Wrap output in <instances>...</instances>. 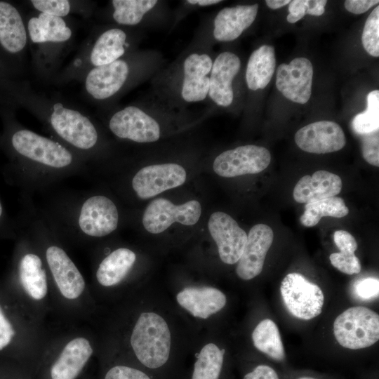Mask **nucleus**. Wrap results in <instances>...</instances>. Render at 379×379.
<instances>
[{"mask_svg": "<svg viewBox=\"0 0 379 379\" xmlns=\"http://www.w3.org/2000/svg\"><path fill=\"white\" fill-rule=\"evenodd\" d=\"M0 149L8 160L3 173L21 196L30 197L72 175L88 174L91 166L81 156L22 125L15 107L0 103Z\"/></svg>", "mask_w": 379, "mask_h": 379, "instance_id": "obj_1", "label": "nucleus"}, {"mask_svg": "<svg viewBox=\"0 0 379 379\" xmlns=\"http://www.w3.org/2000/svg\"><path fill=\"white\" fill-rule=\"evenodd\" d=\"M0 103L32 114L53 138L81 156L90 166L105 155L106 143L96 121L58 94L37 91L23 79H5L0 81Z\"/></svg>", "mask_w": 379, "mask_h": 379, "instance_id": "obj_2", "label": "nucleus"}, {"mask_svg": "<svg viewBox=\"0 0 379 379\" xmlns=\"http://www.w3.org/2000/svg\"><path fill=\"white\" fill-rule=\"evenodd\" d=\"M39 212L59 235L86 239L105 237L119 224V211L107 195L82 191L57 195Z\"/></svg>", "mask_w": 379, "mask_h": 379, "instance_id": "obj_3", "label": "nucleus"}, {"mask_svg": "<svg viewBox=\"0 0 379 379\" xmlns=\"http://www.w3.org/2000/svg\"><path fill=\"white\" fill-rule=\"evenodd\" d=\"M25 20L32 72L41 83L50 84L74 44L77 25L72 18L32 10Z\"/></svg>", "mask_w": 379, "mask_h": 379, "instance_id": "obj_4", "label": "nucleus"}, {"mask_svg": "<svg viewBox=\"0 0 379 379\" xmlns=\"http://www.w3.org/2000/svg\"><path fill=\"white\" fill-rule=\"evenodd\" d=\"M131 47L130 34L123 27H95L82 41L71 61L60 69L51 84L60 86L80 82L89 70L112 63Z\"/></svg>", "mask_w": 379, "mask_h": 379, "instance_id": "obj_5", "label": "nucleus"}, {"mask_svg": "<svg viewBox=\"0 0 379 379\" xmlns=\"http://www.w3.org/2000/svg\"><path fill=\"white\" fill-rule=\"evenodd\" d=\"M28 51L25 13L18 4L0 0V56L15 79L25 73Z\"/></svg>", "mask_w": 379, "mask_h": 379, "instance_id": "obj_6", "label": "nucleus"}, {"mask_svg": "<svg viewBox=\"0 0 379 379\" xmlns=\"http://www.w3.org/2000/svg\"><path fill=\"white\" fill-rule=\"evenodd\" d=\"M131 345L141 364L157 368L168 361L171 335L165 319L155 312H143L138 317L131 333Z\"/></svg>", "mask_w": 379, "mask_h": 379, "instance_id": "obj_7", "label": "nucleus"}, {"mask_svg": "<svg viewBox=\"0 0 379 379\" xmlns=\"http://www.w3.org/2000/svg\"><path fill=\"white\" fill-rule=\"evenodd\" d=\"M333 333L343 347L359 350L370 347L379 339V316L365 307H350L335 319Z\"/></svg>", "mask_w": 379, "mask_h": 379, "instance_id": "obj_8", "label": "nucleus"}, {"mask_svg": "<svg viewBox=\"0 0 379 379\" xmlns=\"http://www.w3.org/2000/svg\"><path fill=\"white\" fill-rule=\"evenodd\" d=\"M131 74V64L124 57L93 68L86 73L79 82L82 85V94L86 100L103 105L126 88Z\"/></svg>", "mask_w": 379, "mask_h": 379, "instance_id": "obj_9", "label": "nucleus"}, {"mask_svg": "<svg viewBox=\"0 0 379 379\" xmlns=\"http://www.w3.org/2000/svg\"><path fill=\"white\" fill-rule=\"evenodd\" d=\"M280 292L288 311L295 317L312 319L321 313L324 295L321 288L300 273L286 274Z\"/></svg>", "mask_w": 379, "mask_h": 379, "instance_id": "obj_10", "label": "nucleus"}, {"mask_svg": "<svg viewBox=\"0 0 379 379\" xmlns=\"http://www.w3.org/2000/svg\"><path fill=\"white\" fill-rule=\"evenodd\" d=\"M107 127L117 138L135 142H152L160 138L158 122L135 105H128L110 114Z\"/></svg>", "mask_w": 379, "mask_h": 379, "instance_id": "obj_11", "label": "nucleus"}, {"mask_svg": "<svg viewBox=\"0 0 379 379\" xmlns=\"http://www.w3.org/2000/svg\"><path fill=\"white\" fill-rule=\"evenodd\" d=\"M201 215V206L197 200H190L175 205L168 199L158 198L152 200L144 211L142 223L152 234H159L174 222L184 225H195Z\"/></svg>", "mask_w": 379, "mask_h": 379, "instance_id": "obj_12", "label": "nucleus"}, {"mask_svg": "<svg viewBox=\"0 0 379 379\" xmlns=\"http://www.w3.org/2000/svg\"><path fill=\"white\" fill-rule=\"evenodd\" d=\"M270 161L271 154L267 148L246 145L220 154L213 161V168L221 177L233 178L260 173Z\"/></svg>", "mask_w": 379, "mask_h": 379, "instance_id": "obj_13", "label": "nucleus"}, {"mask_svg": "<svg viewBox=\"0 0 379 379\" xmlns=\"http://www.w3.org/2000/svg\"><path fill=\"white\" fill-rule=\"evenodd\" d=\"M187 173L177 164L167 163L147 166L138 170L132 177L131 185L137 197L147 199L166 190L185 183Z\"/></svg>", "mask_w": 379, "mask_h": 379, "instance_id": "obj_14", "label": "nucleus"}, {"mask_svg": "<svg viewBox=\"0 0 379 379\" xmlns=\"http://www.w3.org/2000/svg\"><path fill=\"white\" fill-rule=\"evenodd\" d=\"M208 228L217 245L221 260L228 265L237 263L247 240L246 232L232 217L222 211L211 215Z\"/></svg>", "mask_w": 379, "mask_h": 379, "instance_id": "obj_15", "label": "nucleus"}, {"mask_svg": "<svg viewBox=\"0 0 379 379\" xmlns=\"http://www.w3.org/2000/svg\"><path fill=\"white\" fill-rule=\"evenodd\" d=\"M312 78V62L305 58H296L289 64L283 63L278 67L276 86L286 98L305 104L311 96Z\"/></svg>", "mask_w": 379, "mask_h": 379, "instance_id": "obj_16", "label": "nucleus"}, {"mask_svg": "<svg viewBox=\"0 0 379 379\" xmlns=\"http://www.w3.org/2000/svg\"><path fill=\"white\" fill-rule=\"evenodd\" d=\"M295 141L305 152L326 154L343 149L346 144V138L337 123L319 121L300 128L295 135Z\"/></svg>", "mask_w": 379, "mask_h": 379, "instance_id": "obj_17", "label": "nucleus"}, {"mask_svg": "<svg viewBox=\"0 0 379 379\" xmlns=\"http://www.w3.org/2000/svg\"><path fill=\"white\" fill-rule=\"evenodd\" d=\"M273 239L274 232L268 225L259 223L251 228L236 267L240 279L250 280L260 274Z\"/></svg>", "mask_w": 379, "mask_h": 379, "instance_id": "obj_18", "label": "nucleus"}, {"mask_svg": "<svg viewBox=\"0 0 379 379\" xmlns=\"http://www.w3.org/2000/svg\"><path fill=\"white\" fill-rule=\"evenodd\" d=\"M241 60L234 53H220L213 62L208 95L218 105L228 107L233 101L232 81L240 70Z\"/></svg>", "mask_w": 379, "mask_h": 379, "instance_id": "obj_19", "label": "nucleus"}, {"mask_svg": "<svg viewBox=\"0 0 379 379\" xmlns=\"http://www.w3.org/2000/svg\"><path fill=\"white\" fill-rule=\"evenodd\" d=\"M213 62L207 54L192 53L183 63L184 79L181 95L188 102L204 100L209 91V77Z\"/></svg>", "mask_w": 379, "mask_h": 379, "instance_id": "obj_20", "label": "nucleus"}, {"mask_svg": "<svg viewBox=\"0 0 379 379\" xmlns=\"http://www.w3.org/2000/svg\"><path fill=\"white\" fill-rule=\"evenodd\" d=\"M258 10V4L224 8L214 19V38L220 41L237 39L254 22Z\"/></svg>", "mask_w": 379, "mask_h": 379, "instance_id": "obj_21", "label": "nucleus"}, {"mask_svg": "<svg viewBox=\"0 0 379 379\" xmlns=\"http://www.w3.org/2000/svg\"><path fill=\"white\" fill-rule=\"evenodd\" d=\"M176 300L192 315L201 319H207L220 311L227 302L221 291L209 286L186 287L177 294Z\"/></svg>", "mask_w": 379, "mask_h": 379, "instance_id": "obj_22", "label": "nucleus"}, {"mask_svg": "<svg viewBox=\"0 0 379 379\" xmlns=\"http://www.w3.org/2000/svg\"><path fill=\"white\" fill-rule=\"evenodd\" d=\"M341 178L326 171H317L312 175H305L296 183L293 196L295 201L308 204L335 197L342 190Z\"/></svg>", "mask_w": 379, "mask_h": 379, "instance_id": "obj_23", "label": "nucleus"}, {"mask_svg": "<svg viewBox=\"0 0 379 379\" xmlns=\"http://www.w3.org/2000/svg\"><path fill=\"white\" fill-rule=\"evenodd\" d=\"M92 354L87 339L78 337L70 340L51 367V379H76Z\"/></svg>", "mask_w": 379, "mask_h": 379, "instance_id": "obj_24", "label": "nucleus"}, {"mask_svg": "<svg viewBox=\"0 0 379 379\" xmlns=\"http://www.w3.org/2000/svg\"><path fill=\"white\" fill-rule=\"evenodd\" d=\"M135 261L133 251L125 247L114 249L98 264L95 272L98 282L105 287L118 284L126 277Z\"/></svg>", "mask_w": 379, "mask_h": 379, "instance_id": "obj_25", "label": "nucleus"}, {"mask_svg": "<svg viewBox=\"0 0 379 379\" xmlns=\"http://www.w3.org/2000/svg\"><path fill=\"white\" fill-rule=\"evenodd\" d=\"M274 48L263 45L251 55L246 70V84L251 90L265 88L271 81L275 70Z\"/></svg>", "mask_w": 379, "mask_h": 379, "instance_id": "obj_26", "label": "nucleus"}, {"mask_svg": "<svg viewBox=\"0 0 379 379\" xmlns=\"http://www.w3.org/2000/svg\"><path fill=\"white\" fill-rule=\"evenodd\" d=\"M29 10L60 18L79 15L88 20L95 12V3L87 0H27L22 1Z\"/></svg>", "mask_w": 379, "mask_h": 379, "instance_id": "obj_27", "label": "nucleus"}, {"mask_svg": "<svg viewBox=\"0 0 379 379\" xmlns=\"http://www.w3.org/2000/svg\"><path fill=\"white\" fill-rule=\"evenodd\" d=\"M255 347L277 361L285 359L286 354L277 324L270 319L262 320L252 333Z\"/></svg>", "mask_w": 379, "mask_h": 379, "instance_id": "obj_28", "label": "nucleus"}, {"mask_svg": "<svg viewBox=\"0 0 379 379\" xmlns=\"http://www.w3.org/2000/svg\"><path fill=\"white\" fill-rule=\"evenodd\" d=\"M157 3L156 0H113L109 3V16L120 26H135Z\"/></svg>", "mask_w": 379, "mask_h": 379, "instance_id": "obj_29", "label": "nucleus"}, {"mask_svg": "<svg viewBox=\"0 0 379 379\" xmlns=\"http://www.w3.org/2000/svg\"><path fill=\"white\" fill-rule=\"evenodd\" d=\"M348 213L349 209L344 200L335 196L306 204L300 221L305 227H313L322 217L343 218Z\"/></svg>", "mask_w": 379, "mask_h": 379, "instance_id": "obj_30", "label": "nucleus"}, {"mask_svg": "<svg viewBox=\"0 0 379 379\" xmlns=\"http://www.w3.org/2000/svg\"><path fill=\"white\" fill-rule=\"evenodd\" d=\"M225 350L208 343L201 350L194 366L192 379H218L222 367Z\"/></svg>", "mask_w": 379, "mask_h": 379, "instance_id": "obj_31", "label": "nucleus"}, {"mask_svg": "<svg viewBox=\"0 0 379 379\" xmlns=\"http://www.w3.org/2000/svg\"><path fill=\"white\" fill-rule=\"evenodd\" d=\"M354 131L361 135L378 131L379 91L375 90L367 95L366 109L357 114L352 122Z\"/></svg>", "mask_w": 379, "mask_h": 379, "instance_id": "obj_32", "label": "nucleus"}, {"mask_svg": "<svg viewBox=\"0 0 379 379\" xmlns=\"http://www.w3.org/2000/svg\"><path fill=\"white\" fill-rule=\"evenodd\" d=\"M361 41L366 51L373 57L379 56V6H377L365 22Z\"/></svg>", "mask_w": 379, "mask_h": 379, "instance_id": "obj_33", "label": "nucleus"}, {"mask_svg": "<svg viewBox=\"0 0 379 379\" xmlns=\"http://www.w3.org/2000/svg\"><path fill=\"white\" fill-rule=\"evenodd\" d=\"M6 305L0 300V352L9 348L14 342L17 331Z\"/></svg>", "mask_w": 379, "mask_h": 379, "instance_id": "obj_34", "label": "nucleus"}, {"mask_svg": "<svg viewBox=\"0 0 379 379\" xmlns=\"http://www.w3.org/2000/svg\"><path fill=\"white\" fill-rule=\"evenodd\" d=\"M331 265L346 274L360 272L361 267L359 259L352 253H333L329 256Z\"/></svg>", "mask_w": 379, "mask_h": 379, "instance_id": "obj_35", "label": "nucleus"}, {"mask_svg": "<svg viewBox=\"0 0 379 379\" xmlns=\"http://www.w3.org/2000/svg\"><path fill=\"white\" fill-rule=\"evenodd\" d=\"M361 151L366 161L375 166H379L378 131L362 135Z\"/></svg>", "mask_w": 379, "mask_h": 379, "instance_id": "obj_36", "label": "nucleus"}, {"mask_svg": "<svg viewBox=\"0 0 379 379\" xmlns=\"http://www.w3.org/2000/svg\"><path fill=\"white\" fill-rule=\"evenodd\" d=\"M354 292L362 300H372L377 298L379 294L378 279L367 277L357 281L354 284Z\"/></svg>", "mask_w": 379, "mask_h": 379, "instance_id": "obj_37", "label": "nucleus"}, {"mask_svg": "<svg viewBox=\"0 0 379 379\" xmlns=\"http://www.w3.org/2000/svg\"><path fill=\"white\" fill-rule=\"evenodd\" d=\"M105 379H150L142 371L126 366H116L110 368Z\"/></svg>", "mask_w": 379, "mask_h": 379, "instance_id": "obj_38", "label": "nucleus"}, {"mask_svg": "<svg viewBox=\"0 0 379 379\" xmlns=\"http://www.w3.org/2000/svg\"><path fill=\"white\" fill-rule=\"evenodd\" d=\"M333 240L340 252L354 253L358 245L354 237L345 230H337L333 234Z\"/></svg>", "mask_w": 379, "mask_h": 379, "instance_id": "obj_39", "label": "nucleus"}, {"mask_svg": "<svg viewBox=\"0 0 379 379\" xmlns=\"http://www.w3.org/2000/svg\"><path fill=\"white\" fill-rule=\"evenodd\" d=\"M17 236V225L15 220L8 216L0 198V239L4 238H15Z\"/></svg>", "mask_w": 379, "mask_h": 379, "instance_id": "obj_40", "label": "nucleus"}, {"mask_svg": "<svg viewBox=\"0 0 379 379\" xmlns=\"http://www.w3.org/2000/svg\"><path fill=\"white\" fill-rule=\"evenodd\" d=\"M309 7V0L291 1L288 6L289 14L286 20L290 23H295L302 19L306 15V11Z\"/></svg>", "mask_w": 379, "mask_h": 379, "instance_id": "obj_41", "label": "nucleus"}, {"mask_svg": "<svg viewBox=\"0 0 379 379\" xmlns=\"http://www.w3.org/2000/svg\"><path fill=\"white\" fill-rule=\"evenodd\" d=\"M378 0H347L344 2L347 11L354 14H361L378 4Z\"/></svg>", "mask_w": 379, "mask_h": 379, "instance_id": "obj_42", "label": "nucleus"}, {"mask_svg": "<svg viewBox=\"0 0 379 379\" xmlns=\"http://www.w3.org/2000/svg\"><path fill=\"white\" fill-rule=\"evenodd\" d=\"M244 379H279L276 371L269 366L259 365L247 373Z\"/></svg>", "mask_w": 379, "mask_h": 379, "instance_id": "obj_43", "label": "nucleus"}, {"mask_svg": "<svg viewBox=\"0 0 379 379\" xmlns=\"http://www.w3.org/2000/svg\"><path fill=\"white\" fill-rule=\"evenodd\" d=\"M327 3L326 0L309 1V7L306 11V14L320 16L325 11V6Z\"/></svg>", "mask_w": 379, "mask_h": 379, "instance_id": "obj_44", "label": "nucleus"}, {"mask_svg": "<svg viewBox=\"0 0 379 379\" xmlns=\"http://www.w3.org/2000/svg\"><path fill=\"white\" fill-rule=\"evenodd\" d=\"M5 79H15L0 56V81Z\"/></svg>", "mask_w": 379, "mask_h": 379, "instance_id": "obj_45", "label": "nucleus"}, {"mask_svg": "<svg viewBox=\"0 0 379 379\" xmlns=\"http://www.w3.org/2000/svg\"><path fill=\"white\" fill-rule=\"evenodd\" d=\"M289 0H266L267 6L272 9H277L289 4Z\"/></svg>", "mask_w": 379, "mask_h": 379, "instance_id": "obj_46", "label": "nucleus"}, {"mask_svg": "<svg viewBox=\"0 0 379 379\" xmlns=\"http://www.w3.org/2000/svg\"><path fill=\"white\" fill-rule=\"evenodd\" d=\"M221 1H219V0H188L186 2H187L190 4L206 6L217 4Z\"/></svg>", "mask_w": 379, "mask_h": 379, "instance_id": "obj_47", "label": "nucleus"}, {"mask_svg": "<svg viewBox=\"0 0 379 379\" xmlns=\"http://www.w3.org/2000/svg\"><path fill=\"white\" fill-rule=\"evenodd\" d=\"M298 379H317V378H312V377H301Z\"/></svg>", "mask_w": 379, "mask_h": 379, "instance_id": "obj_48", "label": "nucleus"}]
</instances>
